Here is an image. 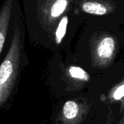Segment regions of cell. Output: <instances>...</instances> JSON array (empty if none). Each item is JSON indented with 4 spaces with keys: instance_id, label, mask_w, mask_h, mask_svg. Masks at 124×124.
<instances>
[{
    "instance_id": "cell-1",
    "label": "cell",
    "mask_w": 124,
    "mask_h": 124,
    "mask_svg": "<svg viewBox=\"0 0 124 124\" xmlns=\"http://www.w3.org/2000/svg\"><path fill=\"white\" fill-rule=\"evenodd\" d=\"M25 25L18 3L12 20L8 51L0 64V107L4 105L15 86L24 56Z\"/></svg>"
},
{
    "instance_id": "cell-2",
    "label": "cell",
    "mask_w": 124,
    "mask_h": 124,
    "mask_svg": "<svg viewBox=\"0 0 124 124\" xmlns=\"http://www.w3.org/2000/svg\"><path fill=\"white\" fill-rule=\"evenodd\" d=\"M72 0H34V18L45 32L56 28V22L63 16Z\"/></svg>"
},
{
    "instance_id": "cell-3",
    "label": "cell",
    "mask_w": 124,
    "mask_h": 124,
    "mask_svg": "<svg viewBox=\"0 0 124 124\" xmlns=\"http://www.w3.org/2000/svg\"><path fill=\"white\" fill-rule=\"evenodd\" d=\"M118 49L117 39L107 33L96 35L91 39V58L93 68L105 69L113 62Z\"/></svg>"
},
{
    "instance_id": "cell-4",
    "label": "cell",
    "mask_w": 124,
    "mask_h": 124,
    "mask_svg": "<svg viewBox=\"0 0 124 124\" xmlns=\"http://www.w3.org/2000/svg\"><path fill=\"white\" fill-rule=\"evenodd\" d=\"M91 109L86 100L73 99L65 102L57 117V124H82Z\"/></svg>"
},
{
    "instance_id": "cell-5",
    "label": "cell",
    "mask_w": 124,
    "mask_h": 124,
    "mask_svg": "<svg viewBox=\"0 0 124 124\" xmlns=\"http://www.w3.org/2000/svg\"><path fill=\"white\" fill-rule=\"evenodd\" d=\"M19 0H3L0 6V55L8 36H11L12 20Z\"/></svg>"
},
{
    "instance_id": "cell-6",
    "label": "cell",
    "mask_w": 124,
    "mask_h": 124,
    "mask_svg": "<svg viewBox=\"0 0 124 124\" xmlns=\"http://www.w3.org/2000/svg\"><path fill=\"white\" fill-rule=\"evenodd\" d=\"M80 8L85 13L98 16L108 15L114 10V6H112V4L95 0L83 1L80 4Z\"/></svg>"
},
{
    "instance_id": "cell-7",
    "label": "cell",
    "mask_w": 124,
    "mask_h": 124,
    "mask_svg": "<svg viewBox=\"0 0 124 124\" xmlns=\"http://www.w3.org/2000/svg\"><path fill=\"white\" fill-rule=\"evenodd\" d=\"M65 77L72 84H83L90 81L91 77L87 71L83 68L70 65L65 70Z\"/></svg>"
},
{
    "instance_id": "cell-8",
    "label": "cell",
    "mask_w": 124,
    "mask_h": 124,
    "mask_svg": "<svg viewBox=\"0 0 124 124\" xmlns=\"http://www.w3.org/2000/svg\"><path fill=\"white\" fill-rule=\"evenodd\" d=\"M105 100L110 103H120V112H124V78L114 86L108 92Z\"/></svg>"
},
{
    "instance_id": "cell-9",
    "label": "cell",
    "mask_w": 124,
    "mask_h": 124,
    "mask_svg": "<svg viewBox=\"0 0 124 124\" xmlns=\"http://www.w3.org/2000/svg\"><path fill=\"white\" fill-rule=\"evenodd\" d=\"M68 23L69 17L67 15H65L60 18L58 23L56 24L54 31V41L56 44L59 45L62 42L67 33Z\"/></svg>"
},
{
    "instance_id": "cell-10",
    "label": "cell",
    "mask_w": 124,
    "mask_h": 124,
    "mask_svg": "<svg viewBox=\"0 0 124 124\" xmlns=\"http://www.w3.org/2000/svg\"><path fill=\"white\" fill-rule=\"evenodd\" d=\"M113 118L112 117V115L110 114V116H108V118H107V122L105 124H113ZM118 124H124V116L122 117V118L121 119V121H119Z\"/></svg>"
}]
</instances>
